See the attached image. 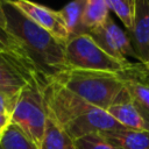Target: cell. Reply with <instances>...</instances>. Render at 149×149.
<instances>
[{
    "instance_id": "cell-11",
    "label": "cell",
    "mask_w": 149,
    "mask_h": 149,
    "mask_svg": "<svg viewBox=\"0 0 149 149\" xmlns=\"http://www.w3.org/2000/svg\"><path fill=\"white\" fill-rule=\"evenodd\" d=\"M100 135L120 149H149V130L123 129Z\"/></svg>"
},
{
    "instance_id": "cell-1",
    "label": "cell",
    "mask_w": 149,
    "mask_h": 149,
    "mask_svg": "<svg viewBox=\"0 0 149 149\" xmlns=\"http://www.w3.org/2000/svg\"><path fill=\"white\" fill-rule=\"evenodd\" d=\"M43 97L47 112L73 141L90 134L127 129L107 111L86 102L55 79H44Z\"/></svg>"
},
{
    "instance_id": "cell-7",
    "label": "cell",
    "mask_w": 149,
    "mask_h": 149,
    "mask_svg": "<svg viewBox=\"0 0 149 149\" xmlns=\"http://www.w3.org/2000/svg\"><path fill=\"white\" fill-rule=\"evenodd\" d=\"M130 101L149 121V72L142 63H133L130 68L116 73Z\"/></svg>"
},
{
    "instance_id": "cell-9",
    "label": "cell",
    "mask_w": 149,
    "mask_h": 149,
    "mask_svg": "<svg viewBox=\"0 0 149 149\" xmlns=\"http://www.w3.org/2000/svg\"><path fill=\"white\" fill-rule=\"evenodd\" d=\"M137 61L149 63V0H136L133 27L127 31Z\"/></svg>"
},
{
    "instance_id": "cell-13",
    "label": "cell",
    "mask_w": 149,
    "mask_h": 149,
    "mask_svg": "<svg viewBox=\"0 0 149 149\" xmlns=\"http://www.w3.org/2000/svg\"><path fill=\"white\" fill-rule=\"evenodd\" d=\"M109 8L106 0H87L81 16V28L84 34L101 27L109 17Z\"/></svg>"
},
{
    "instance_id": "cell-19",
    "label": "cell",
    "mask_w": 149,
    "mask_h": 149,
    "mask_svg": "<svg viewBox=\"0 0 149 149\" xmlns=\"http://www.w3.org/2000/svg\"><path fill=\"white\" fill-rule=\"evenodd\" d=\"M0 51H13L15 54L21 55L14 38L6 30L1 28H0Z\"/></svg>"
},
{
    "instance_id": "cell-21",
    "label": "cell",
    "mask_w": 149,
    "mask_h": 149,
    "mask_svg": "<svg viewBox=\"0 0 149 149\" xmlns=\"http://www.w3.org/2000/svg\"><path fill=\"white\" fill-rule=\"evenodd\" d=\"M10 123V115L5 114V113H0V135L2 134V132L6 129V127Z\"/></svg>"
},
{
    "instance_id": "cell-2",
    "label": "cell",
    "mask_w": 149,
    "mask_h": 149,
    "mask_svg": "<svg viewBox=\"0 0 149 149\" xmlns=\"http://www.w3.org/2000/svg\"><path fill=\"white\" fill-rule=\"evenodd\" d=\"M7 19L6 31L16 42L21 56L37 72L51 79L69 70L65 62V44L26 16L10 0H3Z\"/></svg>"
},
{
    "instance_id": "cell-3",
    "label": "cell",
    "mask_w": 149,
    "mask_h": 149,
    "mask_svg": "<svg viewBox=\"0 0 149 149\" xmlns=\"http://www.w3.org/2000/svg\"><path fill=\"white\" fill-rule=\"evenodd\" d=\"M86 102L107 111L125 92L116 73L69 69L55 78Z\"/></svg>"
},
{
    "instance_id": "cell-12",
    "label": "cell",
    "mask_w": 149,
    "mask_h": 149,
    "mask_svg": "<svg viewBox=\"0 0 149 149\" xmlns=\"http://www.w3.org/2000/svg\"><path fill=\"white\" fill-rule=\"evenodd\" d=\"M45 130L40 149H74L73 140L64 132L55 118L47 112Z\"/></svg>"
},
{
    "instance_id": "cell-5",
    "label": "cell",
    "mask_w": 149,
    "mask_h": 149,
    "mask_svg": "<svg viewBox=\"0 0 149 149\" xmlns=\"http://www.w3.org/2000/svg\"><path fill=\"white\" fill-rule=\"evenodd\" d=\"M65 62L69 69L119 73L132 66V62H120L106 54L88 34L70 38L65 44Z\"/></svg>"
},
{
    "instance_id": "cell-6",
    "label": "cell",
    "mask_w": 149,
    "mask_h": 149,
    "mask_svg": "<svg viewBox=\"0 0 149 149\" xmlns=\"http://www.w3.org/2000/svg\"><path fill=\"white\" fill-rule=\"evenodd\" d=\"M37 74V70L23 56L13 51H0V93L16 100L19 92Z\"/></svg>"
},
{
    "instance_id": "cell-20",
    "label": "cell",
    "mask_w": 149,
    "mask_h": 149,
    "mask_svg": "<svg viewBox=\"0 0 149 149\" xmlns=\"http://www.w3.org/2000/svg\"><path fill=\"white\" fill-rule=\"evenodd\" d=\"M14 104H15L14 101L9 100L7 97H5L0 93V113H5V114L10 115L13 107H14Z\"/></svg>"
},
{
    "instance_id": "cell-17",
    "label": "cell",
    "mask_w": 149,
    "mask_h": 149,
    "mask_svg": "<svg viewBox=\"0 0 149 149\" xmlns=\"http://www.w3.org/2000/svg\"><path fill=\"white\" fill-rule=\"evenodd\" d=\"M106 2L109 10L115 13L127 31H129L134 23L136 0H106Z\"/></svg>"
},
{
    "instance_id": "cell-23",
    "label": "cell",
    "mask_w": 149,
    "mask_h": 149,
    "mask_svg": "<svg viewBox=\"0 0 149 149\" xmlns=\"http://www.w3.org/2000/svg\"><path fill=\"white\" fill-rule=\"evenodd\" d=\"M144 66H146V69H147L148 72H149V63H148V64H144Z\"/></svg>"
},
{
    "instance_id": "cell-14",
    "label": "cell",
    "mask_w": 149,
    "mask_h": 149,
    "mask_svg": "<svg viewBox=\"0 0 149 149\" xmlns=\"http://www.w3.org/2000/svg\"><path fill=\"white\" fill-rule=\"evenodd\" d=\"M86 1L87 0L72 1L68 5H65L59 10V13L63 17V21L65 23V27L68 29L70 38L84 34L83 28H81V16H83V12L85 9Z\"/></svg>"
},
{
    "instance_id": "cell-4",
    "label": "cell",
    "mask_w": 149,
    "mask_h": 149,
    "mask_svg": "<svg viewBox=\"0 0 149 149\" xmlns=\"http://www.w3.org/2000/svg\"><path fill=\"white\" fill-rule=\"evenodd\" d=\"M44 79L43 76L37 74L19 92L10 114V122L21 128L38 147L44 135L48 116L43 97Z\"/></svg>"
},
{
    "instance_id": "cell-18",
    "label": "cell",
    "mask_w": 149,
    "mask_h": 149,
    "mask_svg": "<svg viewBox=\"0 0 149 149\" xmlns=\"http://www.w3.org/2000/svg\"><path fill=\"white\" fill-rule=\"evenodd\" d=\"M73 142L74 149H120L105 140L100 134L85 135L74 140Z\"/></svg>"
},
{
    "instance_id": "cell-8",
    "label": "cell",
    "mask_w": 149,
    "mask_h": 149,
    "mask_svg": "<svg viewBox=\"0 0 149 149\" xmlns=\"http://www.w3.org/2000/svg\"><path fill=\"white\" fill-rule=\"evenodd\" d=\"M13 3L33 22L50 33L64 44H66V42L70 40L68 29L59 10H54L49 7L28 0H16L13 1Z\"/></svg>"
},
{
    "instance_id": "cell-16",
    "label": "cell",
    "mask_w": 149,
    "mask_h": 149,
    "mask_svg": "<svg viewBox=\"0 0 149 149\" xmlns=\"http://www.w3.org/2000/svg\"><path fill=\"white\" fill-rule=\"evenodd\" d=\"M104 27L106 28V30L109 33L111 37L113 38V41H114V43H115V45H116L119 52H120L125 58H127L128 56H130V57H134V58L137 59L136 54H135V51H134V49H133V47H132L130 40H129V37H128V34H127L125 30H122V29L113 21V19H112L111 16H109V17L107 19V21L104 23Z\"/></svg>"
},
{
    "instance_id": "cell-22",
    "label": "cell",
    "mask_w": 149,
    "mask_h": 149,
    "mask_svg": "<svg viewBox=\"0 0 149 149\" xmlns=\"http://www.w3.org/2000/svg\"><path fill=\"white\" fill-rule=\"evenodd\" d=\"M0 28L6 30L7 28V19L3 9V0H0Z\"/></svg>"
},
{
    "instance_id": "cell-10",
    "label": "cell",
    "mask_w": 149,
    "mask_h": 149,
    "mask_svg": "<svg viewBox=\"0 0 149 149\" xmlns=\"http://www.w3.org/2000/svg\"><path fill=\"white\" fill-rule=\"evenodd\" d=\"M107 112L113 119H115L127 129L149 130V121H147L137 111V108L130 101L126 91L113 105L107 108Z\"/></svg>"
},
{
    "instance_id": "cell-15",
    "label": "cell",
    "mask_w": 149,
    "mask_h": 149,
    "mask_svg": "<svg viewBox=\"0 0 149 149\" xmlns=\"http://www.w3.org/2000/svg\"><path fill=\"white\" fill-rule=\"evenodd\" d=\"M0 149H40V147L21 128L10 122L0 135Z\"/></svg>"
}]
</instances>
